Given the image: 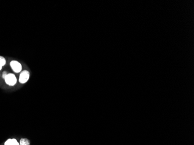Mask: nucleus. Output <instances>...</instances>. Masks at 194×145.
Here are the masks:
<instances>
[{
    "instance_id": "obj_1",
    "label": "nucleus",
    "mask_w": 194,
    "mask_h": 145,
    "mask_svg": "<svg viewBox=\"0 0 194 145\" xmlns=\"http://www.w3.org/2000/svg\"><path fill=\"white\" fill-rule=\"evenodd\" d=\"M4 79H5V83L10 86L15 85L17 82V80H16L15 76L12 73L8 74Z\"/></svg>"
},
{
    "instance_id": "obj_2",
    "label": "nucleus",
    "mask_w": 194,
    "mask_h": 145,
    "mask_svg": "<svg viewBox=\"0 0 194 145\" xmlns=\"http://www.w3.org/2000/svg\"><path fill=\"white\" fill-rule=\"evenodd\" d=\"M29 77H30V73H29V72L28 71H27V70H24V71H23L20 73L19 81L22 84L25 83L29 79Z\"/></svg>"
},
{
    "instance_id": "obj_3",
    "label": "nucleus",
    "mask_w": 194,
    "mask_h": 145,
    "mask_svg": "<svg viewBox=\"0 0 194 145\" xmlns=\"http://www.w3.org/2000/svg\"><path fill=\"white\" fill-rule=\"evenodd\" d=\"M11 66L12 70L16 73H19L22 70V65L18 61L16 60L11 61Z\"/></svg>"
},
{
    "instance_id": "obj_4",
    "label": "nucleus",
    "mask_w": 194,
    "mask_h": 145,
    "mask_svg": "<svg viewBox=\"0 0 194 145\" xmlns=\"http://www.w3.org/2000/svg\"><path fill=\"white\" fill-rule=\"evenodd\" d=\"M4 145H19V143L15 139H9L5 142Z\"/></svg>"
},
{
    "instance_id": "obj_5",
    "label": "nucleus",
    "mask_w": 194,
    "mask_h": 145,
    "mask_svg": "<svg viewBox=\"0 0 194 145\" xmlns=\"http://www.w3.org/2000/svg\"><path fill=\"white\" fill-rule=\"evenodd\" d=\"M19 145H30V142L27 139L22 138L19 142Z\"/></svg>"
},
{
    "instance_id": "obj_6",
    "label": "nucleus",
    "mask_w": 194,
    "mask_h": 145,
    "mask_svg": "<svg viewBox=\"0 0 194 145\" xmlns=\"http://www.w3.org/2000/svg\"><path fill=\"white\" fill-rule=\"evenodd\" d=\"M5 64H6L5 59L2 56H0V67H2Z\"/></svg>"
},
{
    "instance_id": "obj_7",
    "label": "nucleus",
    "mask_w": 194,
    "mask_h": 145,
    "mask_svg": "<svg viewBox=\"0 0 194 145\" xmlns=\"http://www.w3.org/2000/svg\"><path fill=\"white\" fill-rule=\"evenodd\" d=\"M7 74H8L6 73V72H4V73H3V74H2L3 78H5V77H6V76Z\"/></svg>"
},
{
    "instance_id": "obj_8",
    "label": "nucleus",
    "mask_w": 194,
    "mask_h": 145,
    "mask_svg": "<svg viewBox=\"0 0 194 145\" xmlns=\"http://www.w3.org/2000/svg\"><path fill=\"white\" fill-rule=\"evenodd\" d=\"M2 69V67H0V70Z\"/></svg>"
}]
</instances>
